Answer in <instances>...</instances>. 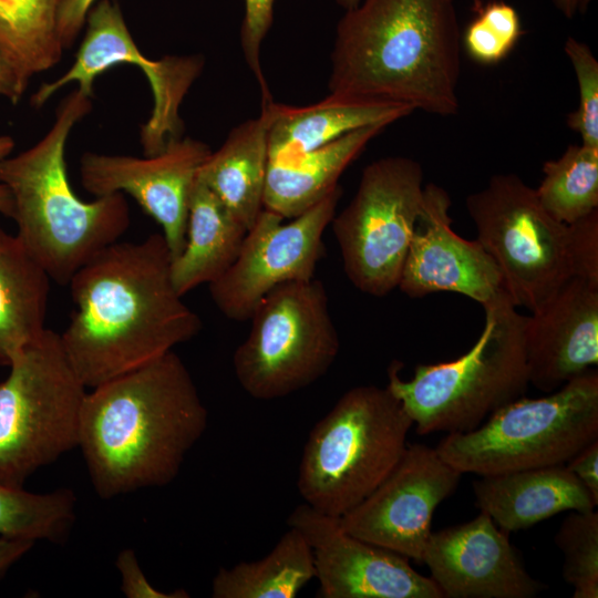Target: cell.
Masks as SVG:
<instances>
[{"instance_id": "obj_16", "label": "cell", "mask_w": 598, "mask_h": 598, "mask_svg": "<svg viewBox=\"0 0 598 598\" xmlns=\"http://www.w3.org/2000/svg\"><path fill=\"white\" fill-rule=\"evenodd\" d=\"M210 153L205 143L182 136L169 140L161 153L143 158L85 153L81 184L95 197L131 195L161 225L173 260L185 247L192 188Z\"/></svg>"}, {"instance_id": "obj_11", "label": "cell", "mask_w": 598, "mask_h": 598, "mask_svg": "<svg viewBox=\"0 0 598 598\" xmlns=\"http://www.w3.org/2000/svg\"><path fill=\"white\" fill-rule=\"evenodd\" d=\"M423 189L415 159L385 156L364 167L353 198L333 216L344 272L361 292L383 297L398 288Z\"/></svg>"}, {"instance_id": "obj_35", "label": "cell", "mask_w": 598, "mask_h": 598, "mask_svg": "<svg viewBox=\"0 0 598 598\" xmlns=\"http://www.w3.org/2000/svg\"><path fill=\"white\" fill-rule=\"evenodd\" d=\"M121 576V590L127 598H188L184 589L162 591L156 589L143 573L135 551L132 548L122 549L115 560Z\"/></svg>"}, {"instance_id": "obj_30", "label": "cell", "mask_w": 598, "mask_h": 598, "mask_svg": "<svg viewBox=\"0 0 598 598\" xmlns=\"http://www.w3.org/2000/svg\"><path fill=\"white\" fill-rule=\"evenodd\" d=\"M555 543L564 554L563 577L574 598L598 597V513L570 511Z\"/></svg>"}, {"instance_id": "obj_17", "label": "cell", "mask_w": 598, "mask_h": 598, "mask_svg": "<svg viewBox=\"0 0 598 598\" xmlns=\"http://www.w3.org/2000/svg\"><path fill=\"white\" fill-rule=\"evenodd\" d=\"M451 198L441 186H424L420 216L398 288L411 298L448 291L482 306L505 291L501 272L481 244L452 228Z\"/></svg>"}, {"instance_id": "obj_13", "label": "cell", "mask_w": 598, "mask_h": 598, "mask_svg": "<svg viewBox=\"0 0 598 598\" xmlns=\"http://www.w3.org/2000/svg\"><path fill=\"white\" fill-rule=\"evenodd\" d=\"M341 195L338 185L289 223L264 208L247 230L234 264L208 283L218 310L235 321L249 320L261 298L275 287L312 279L324 252L323 233Z\"/></svg>"}, {"instance_id": "obj_37", "label": "cell", "mask_w": 598, "mask_h": 598, "mask_svg": "<svg viewBox=\"0 0 598 598\" xmlns=\"http://www.w3.org/2000/svg\"><path fill=\"white\" fill-rule=\"evenodd\" d=\"M565 465L598 504V439L584 446Z\"/></svg>"}, {"instance_id": "obj_1", "label": "cell", "mask_w": 598, "mask_h": 598, "mask_svg": "<svg viewBox=\"0 0 598 598\" xmlns=\"http://www.w3.org/2000/svg\"><path fill=\"white\" fill-rule=\"evenodd\" d=\"M163 234L115 241L82 266L69 285L75 310L60 334L81 382L94 388L194 338L199 316L172 281Z\"/></svg>"}, {"instance_id": "obj_7", "label": "cell", "mask_w": 598, "mask_h": 598, "mask_svg": "<svg viewBox=\"0 0 598 598\" xmlns=\"http://www.w3.org/2000/svg\"><path fill=\"white\" fill-rule=\"evenodd\" d=\"M596 439L598 372L591 369L547 396L511 401L473 430L447 433L435 448L462 474L484 476L565 464Z\"/></svg>"}, {"instance_id": "obj_24", "label": "cell", "mask_w": 598, "mask_h": 598, "mask_svg": "<svg viewBox=\"0 0 598 598\" xmlns=\"http://www.w3.org/2000/svg\"><path fill=\"white\" fill-rule=\"evenodd\" d=\"M246 233L221 199L196 177L189 197L185 247L171 264L176 291L184 296L219 278L236 260Z\"/></svg>"}, {"instance_id": "obj_40", "label": "cell", "mask_w": 598, "mask_h": 598, "mask_svg": "<svg viewBox=\"0 0 598 598\" xmlns=\"http://www.w3.org/2000/svg\"><path fill=\"white\" fill-rule=\"evenodd\" d=\"M556 8L568 19L584 12L592 0H553Z\"/></svg>"}, {"instance_id": "obj_33", "label": "cell", "mask_w": 598, "mask_h": 598, "mask_svg": "<svg viewBox=\"0 0 598 598\" xmlns=\"http://www.w3.org/2000/svg\"><path fill=\"white\" fill-rule=\"evenodd\" d=\"M275 0H245L240 43L248 68L259 84L262 102L272 100L261 64L260 49L274 21Z\"/></svg>"}, {"instance_id": "obj_21", "label": "cell", "mask_w": 598, "mask_h": 598, "mask_svg": "<svg viewBox=\"0 0 598 598\" xmlns=\"http://www.w3.org/2000/svg\"><path fill=\"white\" fill-rule=\"evenodd\" d=\"M268 114L269 159L288 161L338 137L373 124H392L413 111L406 107L362 104L327 96L306 105L261 103Z\"/></svg>"}, {"instance_id": "obj_12", "label": "cell", "mask_w": 598, "mask_h": 598, "mask_svg": "<svg viewBox=\"0 0 598 598\" xmlns=\"http://www.w3.org/2000/svg\"><path fill=\"white\" fill-rule=\"evenodd\" d=\"M85 23L86 32L74 63L58 80L43 83L32 96V104L42 106L71 82L92 97L94 81L101 73L120 63H133L144 72L153 93V110L141 128L140 141L145 156L161 153L169 140L182 134L179 106L203 69V59L167 55L151 60L144 56L120 6L111 0H97L89 10Z\"/></svg>"}, {"instance_id": "obj_10", "label": "cell", "mask_w": 598, "mask_h": 598, "mask_svg": "<svg viewBox=\"0 0 598 598\" xmlns=\"http://www.w3.org/2000/svg\"><path fill=\"white\" fill-rule=\"evenodd\" d=\"M466 209L516 307L535 311L571 278L567 225L553 218L516 174L494 175L467 196Z\"/></svg>"}, {"instance_id": "obj_3", "label": "cell", "mask_w": 598, "mask_h": 598, "mask_svg": "<svg viewBox=\"0 0 598 598\" xmlns=\"http://www.w3.org/2000/svg\"><path fill=\"white\" fill-rule=\"evenodd\" d=\"M207 423L196 384L172 350L86 392L78 447L95 493L110 499L173 482Z\"/></svg>"}, {"instance_id": "obj_20", "label": "cell", "mask_w": 598, "mask_h": 598, "mask_svg": "<svg viewBox=\"0 0 598 598\" xmlns=\"http://www.w3.org/2000/svg\"><path fill=\"white\" fill-rule=\"evenodd\" d=\"M473 489L476 506L505 533L528 528L561 512L597 506L565 464L480 476Z\"/></svg>"}, {"instance_id": "obj_36", "label": "cell", "mask_w": 598, "mask_h": 598, "mask_svg": "<svg viewBox=\"0 0 598 598\" xmlns=\"http://www.w3.org/2000/svg\"><path fill=\"white\" fill-rule=\"evenodd\" d=\"M97 0H61L58 11V33L63 49L73 45L84 27L89 10Z\"/></svg>"}, {"instance_id": "obj_26", "label": "cell", "mask_w": 598, "mask_h": 598, "mask_svg": "<svg viewBox=\"0 0 598 598\" xmlns=\"http://www.w3.org/2000/svg\"><path fill=\"white\" fill-rule=\"evenodd\" d=\"M315 578L312 549L290 527L265 557L220 567L212 582L214 598H293Z\"/></svg>"}, {"instance_id": "obj_27", "label": "cell", "mask_w": 598, "mask_h": 598, "mask_svg": "<svg viewBox=\"0 0 598 598\" xmlns=\"http://www.w3.org/2000/svg\"><path fill=\"white\" fill-rule=\"evenodd\" d=\"M61 0H0V51L27 90L35 74L60 62L58 33Z\"/></svg>"}, {"instance_id": "obj_29", "label": "cell", "mask_w": 598, "mask_h": 598, "mask_svg": "<svg viewBox=\"0 0 598 598\" xmlns=\"http://www.w3.org/2000/svg\"><path fill=\"white\" fill-rule=\"evenodd\" d=\"M75 509L70 488L32 493L0 483V537L61 544L75 523Z\"/></svg>"}, {"instance_id": "obj_19", "label": "cell", "mask_w": 598, "mask_h": 598, "mask_svg": "<svg viewBox=\"0 0 598 598\" xmlns=\"http://www.w3.org/2000/svg\"><path fill=\"white\" fill-rule=\"evenodd\" d=\"M528 381L553 392L598 363V287L571 277L524 316Z\"/></svg>"}, {"instance_id": "obj_31", "label": "cell", "mask_w": 598, "mask_h": 598, "mask_svg": "<svg viewBox=\"0 0 598 598\" xmlns=\"http://www.w3.org/2000/svg\"><path fill=\"white\" fill-rule=\"evenodd\" d=\"M516 9L503 1L476 2V17L462 34V44L474 61L495 64L508 55L522 35Z\"/></svg>"}, {"instance_id": "obj_9", "label": "cell", "mask_w": 598, "mask_h": 598, "mask_svg": "<svg viewBox=\"0 0 598 598\" xmlns=\"http://www.w3.org/2000/svg\"><path fill=\"white\" fill-rule=\"evenodd\" d=\"M248 337L235 350L237 381L251 398L275 400L323 377L340 349L320 280L275 287L256 306Z\"/></svg>"}, {"instance_id": "obj_4", "label": "cell", "mask_w": 598, "mask_h": 598, "mask_svg": "<svg viewBox=\"0 0 598 598\" xmlns=\"http://www.w3.org/2000/svg\"><path fill=\"white\" fill-rule=\"evenodd\" d=\"M92 109L80 90L68 94L48 133L30 148L0 161V183L13 200L17 236L51 280L69 285L72 276L128 229L124 194L85 202L68 177L65 145L73 126Z\"/></svg>"}, {"instance_id": "obj_14", "label": "cell", "mask_w": 598, "mask_h": 598, "mask_svg": "<svg viewBox=\"0 0 598 598\" xmlns=\"http://www.w3.org/2000/svg\"><path fill=\"white\" fill-rule=\"evenodd\" d=\"M461 476L436 448L408 445L388 476L339 517L340 524L355 537L422 563L434 512Z\"/></svg>"}, {"instance_id": "obj_8", "label": "cell", "mask_w": 598, "mask_h": 598, "mask_svg": "<svg viewBox=\"0 0 598 598\" xmlns=\"http://www.w3.org/2000/svg\"><path fill=\"white\" fill-rule=\"evenodd\" d=\"M0 382V483L23 487L43 466L78 447L86 386L60 334L47 329L11 361Z\"/></svg>"}, {"instance_id": "obj_32", "label": "cell", "mask_w": 598, "mask_h": 598, "mask_svg": "<svg viewBox=\"0 0 598 598\" xmlns=\"http://www.w3.org/2000/svg\"><path fill=\"white\" fill-rule=\"evenodd\" d=\"M575 71L579 105L568 114L567 125L579 133L581 143L598 147V61L590 48L571 37L564 47Z\"/></svg>"}, {"instance_id": "obj_42", "label": "cell", "mask_w": 598, "mask_h": 598, "mask_svg": "<svg viewBox=\"0 0 598 598\" xmlns=\"http://www.w3.org/2000/svg\"><path fill=\"white\" fill-rule=\"evenodd\" d=\"M14 147V141L9 135H0V161L8 157Z\"/></svg>"}, {"instance_id": "obj_38", "label": "cell", "mask_w": 598, "mask_h": 598, "mask_svg": "<svg viewBox=\"0 0 598 598\" xmlns=\"http://www.w3.org/2000/svg\"><path fill=\"white\" fill-rule=\"evenodd\" d=\"M34 544L35 542L29 539L0 537V578L29 553Z\"/></svg>"}, {"instance_id": "obj_25", "label": "cell", "mask_w": 598, "mask_h": 598, "mask_svg": "<svg viewBox=\"0 0 598 598\" xmlns=\"http://www.w3.org/2000/svg\"><path fill=\"white\" fill-rule=\"evenodd\" d=\"M50 282L18 236L0 229V365L48 329Z\"/></svg>"}, {"instance_id": "obj_22", "label": "cell", "mask_w": 598, "mask_h": 598, "mask_svg": "<svg viewBox=\"0 0 598 598\" xmlns=\"http://www.w3.org/2000/svg\"><path fill=\"white\" fill-rule=\"evenodd\" d=\"M388 126L360 127L292 159H269L264 208L285 219L305 213L339 185L346 168Z\"/></svg>"}, {"instance_id": "obj_34", "label": "cell", "mask_w": 598, "mask_h": 598, "mask_svg": "<svg viewBox=\"0 0 598 598\" xmlns=\"http://www.w3.org/2000/svg\"><path fill=\"white\" fill-rule=\"evenodd\" d=\"M567 255L571 277L598 287V209L567 225Z\"/></svg>"}, {"instance_id": "obj_6", "label": "cell", "mask_w": 598, "mask_h": 598, "mask_svg": "<svg viewBox=\"0 0 598 598\" xmlns=\"http://www.w3.org/2000/svg\"><path fill=\"white\" fill-rule=\"evenodd\" d=\"M412 425L386 386L344 392L305 444L297 477L305 503L334 517L352 509L400 461Z\"/></svg>"}, {"instance_id": "obj_39", "label": "cell", "mask_w": 598, "mask_h": 598, "mask_svg": "<svg viewBox=\"0 0 598 598\" xmlns=\"http://www.w3.org/2000/svg\"><path fill=\"white\" fill-rule=\"evenodd\" d=\"M23 94L24 90L21 87L16 72L0 51V96L9 99L16 104Z\"/></svg>"}, {"instance_id": "obj_15", "label": "cell", "mask_w": 598, "mask_h": 598, "mask_svg": "<svg viewBox=\"0 0 598 598\" xmlns=\"http://www.w3.org/2000/svg\"><path fill=\"white\" fill-rule=\"evenodd\" d=\"M287 524L309 543L322 598H443L404 556L346 532L339 517L298 505Z\"/></svg>"}, {"instance_id": "obj_43", "label": "cell", "mask_w": 598, "mask_h": 598, "mask_svg": "<svg viewBox=\"0 0 598 598\" xmlns=\"http://www.w3.org/2000/svg\"><path fill=\"white\" fill-rule=\"evenodd\" d=\"M360 0H336L338 6L342 7L344 10L351 9L359 3Z\"/></svg>"}, {"instance_id": "obj_5", "label": "cell", "mask_w": 598, "mask_h": 598, "mask_svg": "<svg viewBox=\"0 0 598 598\" xmlns=\"http://www.w3.org/2000/svg\"><path fill=\"white\" fill-rule=\"evenodd\" d=\"M483 309V330L460 358L419 364L409 380L400 377L401 362L389 367L386 388L401 402L420 435L473 430L493 412L524 395L529 384L524 316L506 291Z\"/></svg>"}, {"instance_id": "obj_18", "label": "cell", "mask_w": 598, "mask_h": 598, "mask_svg": "<svg viewBox=\"0 0 598 598\" xmlns=\"http://www.w3.org/2000/svg\"><path fill=\"white\" fill-rule=\"evenodd\" d=\"M422 563L443 598H532L545 588L526 570L508 533L484 512L432 532Z\"/></svg>"}, {"instance_id": "obj_28", "label": "cell", "mask_w": 598, "mask_h": 598, "mask_svg": "<svg viewBox=\"0 0 598 598\" xmlns=\"http://www.w3.org/2000/svg\"><path fill=\"white\" fill-rule=\"evenodd\" d=\"M543 173L536 195L556 220L568 225L598 209V147L569 145Z\"/></svg>"}, {"instance_id": "obj_23", "label": "cell", "mask_w": 598, "mask_h": 598, "mask_svg": "<svg viewBox=\"0 0 598 598\" xmlns=\"http://www.w3.org/2000/svg\"><path fill=\"white\" fill-rule=\"evenodd\" d=\"M268 114L235 126L202 164L197 179L209 187L248 230L264 209L268 168Z\"/></svg>"}, {"instance_id": "obj_41", "label": "cell", "mask_w": 598, "mask_h": 598, "mask_svg": "<svg viewBox=\"0 0 598 598\" xmlns=\"http://www.w3.org/2000/svg\"><path fill=\"white\" fill-rule=\"evenodd\" d=\"M0 213L7 217L12 218L13 215V200L11 194L6 185L0 183Z\"/></svg>"}, {"instance_id": "obj_2", "label": "cell", "mask_w": 598, "mask_h": 598, "mask_svg": "<svg viewBox=\"0 0 598 598\" xmlns=\"http://www.w3.org/2000/svg\"><path fill=\"white\" fill-rule=\"evenodd\" d=\"M462 45L455 0H360L336 28L329 96L454 115Z\"/></svg>"}]
</instances>
